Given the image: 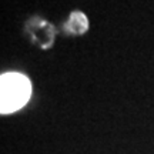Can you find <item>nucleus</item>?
<instances>
[{"label":"nucleus","instance_id":"nucleus-1","mask_svg":"<svg viewBox=\"0 0 154 154\" xmlns=\"http://www.w3.org/2000/svg\"><path fill=\"white\" fill-rule=\"evenodd\" d=\"M32 84L20 73H5L0 77V113L9 114L22 109L30 99Z\"/></svg>","mask_w":154,"mask_h":154},{"label":"nucleus","instance_id":"nucleus-2","mask_svg":"<svg viewBox=\"0 0 154 154\" xmlns=\"http://www.w3.org/2000/svg\"><path fill=\"white\" fill-rule=\"evenodd\" d=\"M29 32L32 34V37L36 43L43 47V49H47L50 47L53 42H54V27L49 24L47 22H43V20H32L29 23Z\"/></svg>","mask_w":154,"mask_h":154},{"label":"nucleus","instance_id":"nucleus-3","mask_svg":"<svg viewBox=\"0 0 154 154\" xmlns=\"http://www.w3.org/2000/svg\"><path fill=\"white\" fill-rule=\"evenodd\" d=\"M67 33L70 34H83L87 32L88 29V20L86 14H83L82 11H73L69 20L64 24Z\"/></svg>","mask_w":154,"mask_h":154}]
</instances>
